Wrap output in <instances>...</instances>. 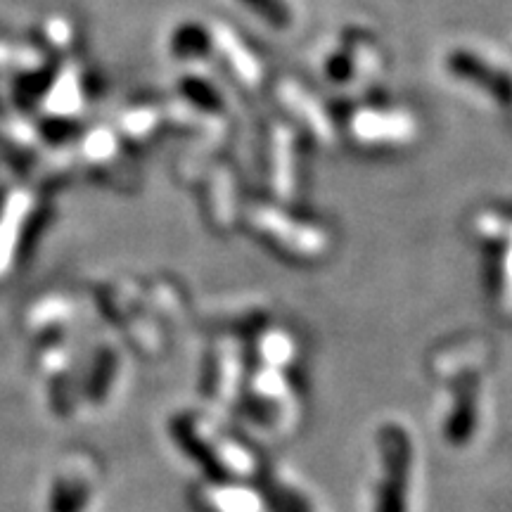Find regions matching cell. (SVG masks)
<instances>
[{
	"mask_svg": "<svg viewBox=\"0 0 512 512\" xmlns=\"http://www.w3.org/2000/svg\"><path fill=\"white\" fill-rule=\"evenodd\" d=\"M174 53L181 57V60H188V57L200 55L204 48H207V34H204L202 27L197 24H185L176 31L174 43H171Z\"/></svg>",
	"mask_w": 512,
	"mask_h": 512,
	"instance_id": "1",
	"label": "cell"
},
{
	"mask_svg": "<svg viewBox=\"0 0 512 512\" xmlns=\"http://www.w3.org/2000/svg\"><path fill=\"white\" fill-rule=\"evenodd\" d=\"M183 93L185 98L195 102L200 107H214L216 105V93L211 91L207 83L197 81V79H188L183 83Z\"/></svg>",
	"mask_w": 512,
	"mask_h": 512,
	"instance_id": "2",
	"label": "cell"
},
{
	"mask_svg": "<svg viewBox=\"0 0 512 512\" xmlns=\"http://www.w3.org/2000/svg\"><path fill=\"white\" fill-rule=\"evenodd\" d=\"M0 209H3V197H0Z\"/></svg>",
	"mask_w": 512,
	"mask_h": 512,
	"instance_id": "3",
	"label": "cell"
}]
</instances>
